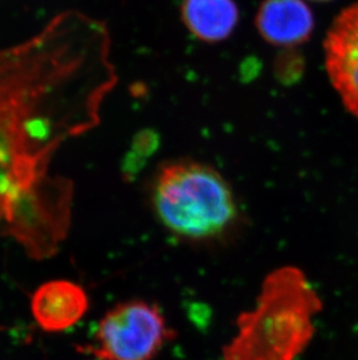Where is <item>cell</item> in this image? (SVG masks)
I'll use <instances>...</instances> for the list:
<instances>
[{
    "instance_id": "1",
    "label": "cell",
    "mask_w": 358,
    "mask_h": 360,
    "mask_svg": "<svg viewBox=\"0 0 358 360\" xmlns=\"http://www.w3.org/2000/svg\"><path fill=\"white\" fill-rule=\"evenodd\" d=\"M117 81L107 26L81 11L0 48V225L22 238L62 233L74 186L53 162L98 126Z\"/></svg>"
},
{
    "instance_id": "2",
    "label": "cell",
    "mask_w": 358,
    "mask_h": 360,
    "mask_svg": "<svg viewBox=\"0 0 358 360\" xmlns=\"http://www.w3.org/2000/svg\"><path fill=\"white\" fill-rule=\"evenodd\" d=\"M321 307L300 269H276L264 280L255 308L239 317L221 360L297 359L311 342Z\"/></svg>"
},
{
    "instance_id": "3",
    "label": "cell",
    "mask_w": 358,
    "mask_h": 360,
    "mask_svg": "<svg viewBox=\"0 0 358 360\" xmlns=\"http://www.w3.org/2000/svg\"><path fill=\"white\" fill-rule=\"evenodd\" d=\"M152 198L163 225L185 238L216 237L237 218V202L228 182L218 170L197 161L163 166L152 184Z\"/></svg>"
},
{
    "instance_id": "4",
    "label": "cell",
    "mask_w": 358,
    "mask_h": 360,
    "mask_svg": "<svg viewBox=\"0 0 358 360\" xmlns=\"http://www.w3.org/2000/svg\"><path fill=\"white\" fill-rule=\"evenodd\" d=\"M171 336L159 308L135 300L108 310L81 350L99 360H152Z\"/></svg>"
},
{
    "instance_id": "5",
    "label": "cell",
    "mask_w": 358,
    "mask_h": 360,
    "mask_svg": "<svg viewBox=\"0 0 358 360\" xmlns=\"http://www.w3.org/2000/svg\"><path fill=\"white\" fill-rule=\"evenodd\" d=\"M328 77L345 109L358 120V3L338 14L324 40Z\"/></svg>"
},
{
    "instance_id": "6",
    "label": "cell",
    "mask_w": 358,
    "mask_h": 360,
    "mask_svg": "<svg viewBox=\"0 0 358 360\" xmlns=\"http://www.w3.org/2000/svg\"><path fill=\"white\" fill-rule=\"evenodd\" d=\"M32 313L37 324L48 333L72 328L88 311L84 289L68 280H54L40 285L32 297Z\"/></svg>"
},
{
    "instance_id": "7",
    "label": "cell",
    "mask_w": 358,
    "mask_h": 360,
    "mask_svg": "<svg viewBox=\"0 0 358 360\" xmlns=\"http://www.w3.org/2000/svg\"><path fill=\"white\" fill-rule=\"evenodd\" d=\"M256 27L269 44L291 47L311 37L314 18L304 0H264L256 14Z\"/></svg>"
},
{
    "instance_id": "8",
    "label": "cell",
    "mask_w": 358,
    "mask_h": 360,
    "mask_svg": "<svg viewBox=\"0 0 358 360\" xmlns=\"http://www.w3.org/2000/svg\"><path fill=\"white\" fill-rule=\"evenodd\" d=\"M180 14L191 34L211 44L228 38L239 20L234 0H183Z\"/></svg>"
},
{
    "instance_id": "9",
    "label": "cell",
    "mask_w": 358,
    "mask_h": 360,
    "mask_svg": "<svg viewBox=\"0 0 358 360\" xmlns=\"http://www.w3.org/2000/svg\"><path fill=\"white\" fill-rule=\"evenodd\" d=\"M312 1H319V3H324V1H331V0H312Z\"/></svg>"
}]
</instances>
